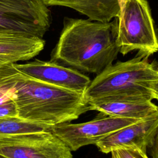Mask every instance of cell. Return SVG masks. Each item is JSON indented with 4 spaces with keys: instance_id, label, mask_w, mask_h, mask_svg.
<instances>
[{
    "instance_id": "obj_1",
    "label": "cell",
    "mask_w": 158,
    "mask_h": 158,
    "mask_svg": "<svg viewBox=\"0 0 158 158\" xmlns=\"http://www.w3.org/2000/svg\"><path fill=\"white\" fill-rule=\"evenodd\" d=\"M0 89L8 93L22 120L52 126L70 122L89 110L83 94L48 84L17 70L0 67Z\"/></svg>"
},
{
    "instance_id": "obj_3",
    "label": "cell",
    "mask_w": 158,
    "mask_h": 158,
    "mask_svg": "<svg viewBox=\"0 0 158 158\" xmlns=\"http://www.w3.org/2000/svg\"><path fill=\"white\" fill-rule=\"evenodd\" d=\"M137 54L111 64L91 81L83 93L88 103L96 101H152L151 86L158 77V64Z\"/></svg>"
},
{
    "instance_id": "obj_8",
    "label": "cell",
    "mask_w": 158,
    "mask_h": 158,
    "mask_svg": "<svg viewBox=\"0 0 158 158\" xmlns=\"http://www.w3.org/2000/svg\"><path fill=\"white\" fill-rule=\"evenodd\" d=\"M21 72L57 87L83 93L91 82L84 73L54 62L35 59L25 64H14Z\"/></svg>"
},
{
    "instance_id": "obj_17",
    "label": "cell",
    "mask_w": 158,
    "mask_h": 158,
    "mask_svg": "<svg viewBox=\"0 0 158 158\" xmlns=\"http://www.w3.org/2000/svg\"><path fill=\"white\" fill-rule=\"evenodd\" d=\"M151 91L153 99L158 100V77L152 82L151 86Z\"/></svg>"
},
{
    "instance_id": "obj_15",
    "label": "cell",
    "mask_w": 158,
    "mask_h": 158,
    "mask_svg": "<svg viewBox=\"0 0 158 158\" xmlns=\"http://www.w3.org/2000/svg\"><path fill=\"white\" fill-rule=\"evenodd\" d=\"M110 153L111 158H149L146 152L136 148L117 149Z\"/></svg>"
},
{
    "instance_id": "obj_7",
    "label": "cell",
    "mask_w": 158,
    "mask_h": 158,
    "mask_svg": "<svg viewBox=\"0 0 158 158\" xmlns=\"http://www.w3.org/2000/svg\"><path fill=\"white\" fill-rule=\"evenodd\" d=\"M7 158H73L72 151L49 130L0 138Z\"/></svg>"
},
{
    "instance_id": "obj_16",
    "label": "cell",
    "mask_w": 158,
    "mask_h": 158,
    "mask_svg": "<svg viewBox=\"0 0 158 158\" xmlns=\"http://www.w3.org/2000/svg\"><path fill=\"white\" fill-rule=\"evenodd\" d=\"M148 148L152 158H158V130Z\"/></svg>"
},
{
    "instance_id": "obj_12",
    "label": "cell",
    "mask_w": 158,
    "mask_h": 158,
    "mask_svg": "<svg viewBox=\"0 0 158 158\" xmlns=\"http://www.w3.org/2000/svg\"><path fill=\"white\" fill-rule=\"evenodd\" d=\"M89 110L121 118L141 119L158 111L151 101H96L88 102Z\"/></svg>"
},
{
    "instance_id": "obj_2",
    "label": "cell",
    "mask_w": 158,
    "mask_h": 158,
    "mask_svg": "<svg viewBox=\"0 0 158 158\" xmlns=\"http://www.w3.org/2000/svg\"><path fill=\"white\" fill-rule=\"evenodd\" d=\"M117 18L102 22L65 17L50 60L97 75L117 59Z\"/></svg>"
},
{
    "instance_id": "obj_18",
    "label": "cell",
    "mask_w": 158,
    "mask_h": 158,
    "mask_svg": "<svg viewBox=\"0 0 158 158\" xmlns=\"http://www.w3.org/2000/svg\"><path fill=\"white\" fill-rule=\"evenodd\" d=\"M0 158H7V157H4V156H3L0 155Z\"/></svg>"
},
{
    "instance_id": "obj_5",
    "label": "cell",
    "mask_w": 158,
    "mask_h": 158,
    "mask_svg": "<svg viewBox=\"0 0 158 158\" xmlns=\"http://www.w3.org/2000/svg\"><path fill=\"white\" fill-rule=\"evenodd\" d=\"M51 22L44 0H0V33L43 38Z\"/></svg>"
},
{
    "instance_id": "obj_9",
    "label": "cell",
    "mask_w": 158,
    "mask_h": 158,
    "mask_svg": "<svg viewBox=\"0 0 158 158\" xmlns=\"http://www.w3.org/2000/svg\"><path fill=\"white\" fill-rule=\"evenodd\" d=\"M158 130V111L107 135L95 145L99 151L136 148L146 152Z\"/></svg>"
},
{
    "instance_id": "obj_6",
    "label": "cell",
    "mask_w": 158,
    "mask_h": 158,
    "mask_svg": "<svg viewBox=\"0 0 158 158\" xmlns=\"http://www.w3.org/2000/svg\"><path fill=\"white\" fill-rule=\"evenodd\" d=\"M139 119L121 118L98 112L93 120L80 123H62L51 126L49 130L59 138L72 151L96 144L103 138Z\"/></svg>"
},
{
    "instance_id": "obj_13",
    "label": "cell",
    "mask_w": 158,
    "mask_h": 158,
    "mask_svg": "<svg viewBox=\"0 0 158 158\" xmlns=\"http://www.w3.org/2000/svg\"><path fill=\"white\" fill-rule=\"evenodd\" d=\"M51 126L22 120L17 117L0 118V138L49 130Z\"/></svg>"
},
{
    "instance_id": "obj_11",
    "label": "cell",
    "mask_w": 158,
    "mask_h": 158,
    "mask_svg": "<svg viewBox=\"0 0 158 158\" xmlns=\"http://www.w3.org/2000/svg\"><path fill=\"white\" fill-rule=\"evenodd\" d=\"M47 6L71 8L93 21L107 22L117 18L123 0H44Z\"/></svg>"
},
{
    "instance_id": "obj_14",
    "label": "cell",
    "mask_w": 158,
    "mask_h": 158,
    "mask_svg": "<svg viewBox=\"0 0 158 158\" xmlns=\"http://www.w3.org/2000/svg\"><path fill=\"white\" fill-rule=\"evenodd\" d=\"M8 117H17L15 104L11 96L0 89V118Z\"/></svg>"
},
{
    "instance_id": "obj_10",
    "label": "cell",
    "mask_w": 158,
    "mask_h": 158,
    "mask_svg": "<svg viewBox=\"0 0 158 158\" xmlns=\"http://www.w3.org/2000/svg\"><path fill=\"white\" fill-rule=\"evenodd\" d=\"M43 38L19 34L0 33V67L30 60L44 49Z\"/></svg>"
},
{
    "instance_id": "obj_4",
    "label": "cell",
    "mask_w": 158,
    "mask_h": 158,
    "mask_svg": "<svg viewBox=\"0 0 158 158\" xmlns=\"http://www.w3.org/2000/svg\"><path fill=\"white\" fill-rule=\"evenodd\" d=\"M117 19L119 53L137 51L149 57L158 52V33L147 0H123Z\"/></svg>"
}]
</instances>
